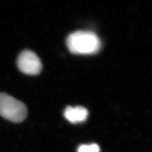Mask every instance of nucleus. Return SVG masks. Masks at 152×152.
<instances>
[{
	"instance_id": "obj_1",
	"label": "nucleus",
	"mask_w": 152,
	"mask_h": 152,
	"mask_svg": "<svg viewBox=\"0 0 152 152\" xmlns=\"http://www.w3.org/2000/svg\"><path fill=\"white\" fill-rule=\"evenodd\" d=\"M66 45L71 53L80 55L96 54L102 46L98 36L91 31L74 32L68 37Z\"/></svg>"
},
{
	"instance_id": "obj_2",
	"label": "nucleus",
	"mask_w": 152,
	"mask_h": 152,
	"mask_svg": "<svg viewBox=\"0 0 152 152\" xmlns=\"http://www.w3.org/2000/svg\"><path fill=\"white\" fill-rule=\"evenodd\" d=\"M28 110L20 101L6 93H0V115L13 123H20L26 118Z\"/></svg>"
},
{
	"instance_id": "obj_3",
	"label": "nucleus",
	"mask_w": 152,
	"mask_h": 152,
	"mask_svg": "<svg viewBox=\"0 0 152 152\" xmlns=\"http://www.w3.org/2000/svg\"><path fill=\"white\" fill-rule=\"evenodd\" d=\"M17 66L22 73L30 75H37L42 68L39 57L35 53L30 50H25L19 54Z\"/></svg>"
},
{
	"instance_id": "obj_4",
	"label": "nucleus",
	"mask_w": 152,
	"mask_h": 152,
	"mask_svg": "<svg viewBox=\"0 0 152 152\" xmlns=\"http://www.w3.org/2000/svg\"><path fill=\"white\" fill-rule=\"evenodd\" d=\"M88 111L83 106H68L64 111V117L70 123H80L86 121L88 117Z\"/></svg>"
},
{
	"instance_id": "obj_5",
	"label": "nucleus",
	"mask_w": 152,
	"mask_h": 152,
	"mask_svg": "<svg viewBox=\"0 0 152 152\" xmlns=\"http://www.w3.org/2000/svg\"><path fill=\"white\" fill-rule=\"evenodd\" d=\"M77 152H100V147L95 143L82 144L77 148Z\"/></svg>"
}]
</instances>
